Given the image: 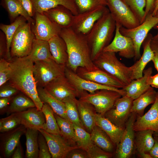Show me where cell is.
Wrapping results in <instances>:
<instances>
[{"instance_id": "obj_53", "label": "cell", "mask_w": 158, "mask_h": 158, "mask_svg": "<svg viewBox=\"0 0 158 158\" xmlns=\"http://www.w3.org/2000/svg\"><path fill=\"white\" fill-rule=\"evenodd\" d=\"M154 136V143L149 153L152 158H158V136Z\"/></svg>"}, {"instance_id": "obj_11", "label": "cell", "mask_w": 158, "mask_h": 158, "mask_svg": "<svg viewBox=\"0 0 158 158\" xmlns=\"http://www.w3.org/2000/svg\"><path fill=\"white\" fill-rule=\"evenodd\" d=\"M133 100L126 95L122 96L116 100L113 107L103 116L118 127L125 128L126 122L131 113Z\"/></svg>"}, {"instance_id": "obj_5", "label": "cell", "mask_w": 158, "mask_h": 158, "mask_svg": "<svg viewBox=\"0 0 158 158\" xmlns=\"http://www.w3.org/2000/svg\"><path fill=\"white\" fill-rule=\"evenodd\" d=\"M35 38L30 23L26 22L20 25L12 40L10 48L11 58L28 56L31 51Z\"/></svg>"}, {"instance_id": "obj_34", "label": "cell", "mask_w": 158, "mask_h": 158, "mask_svg": "<svg viewBox=\"0 0 158 158\" xmlns=\"http://www.w3.org/2000/svg\"><path fill=\"white\" fill-rule=\"evenodd\" d=\"M27 56L34 63L53 59L48 41L36 38L34 40L30 53Z\"/></svg>"}, {"instance_id": "obj_39", "label": "cell", "mask_w": 158, "mask_h": 158, "mask_svg": "<svg viewBox=\"0 0 158 158\" xmlns=\"http://www.w3.org/2000/svg\"><path fill=\"white\" fill-rule=\"evenodd\" d=\"M41 110L45 119L42 129L54 135H60V130L51 108L47 104L43 103Z\"/></svg>"}, {"instance_id": "obj_59", "label": "cell", "mask_w": 158, "mask_h": 158, "mask_svg": "<svg viewBox=\"0 0 158 158\" xmlns=\"http://www.w3.org/2000/svg\"><path fill=\"white\" fill-rule=\"evenodd\" d=\"M154 64V66L158 73V55L154 53V56L152 61Z\"/></svg>"}, {"instance_id": "obj_42", "label": "cell", "mask_w": 158, "mask_h": 158, "mask_svg": "<svg viewBox=\"0 0 158 158\" xmlns=\"http://www.w3.org/2000/svg\"><path fill=\"white\" fill-rule=\"evenodd\" d=\"M129 7L138 19L140 24L145 19V8L146 0H122Z\"/></svg>"}, {"instance_id": "obj_33", "label": "cell", "mask_w": 158, "mask_h": 158, "mask_svg": "<svg viewBox=\"0 0 158 158\" xmlns=\"http://www.w3.org/2000/svg\"><path fill=\"white\" fill-rule=\"evenodd\" d=\"M90 134L91 140L96 145L105 151L114 152L116 145L100 127L96 125Z\"/></svg>"}, {"instance_id": "obj_14", "label": "cell", "mask_w": 158, "mask_h": 158, "mask_svg": "<svg viewBox=\"0 0 158 158\" xmlns=\"http://www.w3.org/2000/svg\"><path fill=\"white\" fill-rule=\"evenodd\" d=\"M137 114L131 112L127 121L123 136L116 145L115 155L117 158H128L132 155L134 150L135 131L133 125Z\"/></svg>"}, {"instance_id": "obj_20", "label": "cell", "mask_w": 158, "mask_h": 158, "mask_svg": "<svg viewBox=\"0 0 158 158\" xmlns=\"http://www.w3.org/2000/svg\"><path fill=\"white\" fill-rule=\"evenodd\" d=\"M133 129L139 130H150L158 136V93L154 103L150 109L144 115H137L133 125Z\"/></svg>"}, {"instance_id": "obj_24", "label": "cell", "mask_w": 158, "mask_h": 158, "mask_svg": "<svg viewBox=\"0 0 158 158\" xmlns=\"http://www.w3.org/2000/svg\"><path fill=\"white\" fill-rule=\"evenodd\" d=\"M21 124L26 128L39 130L42 129L45 122L44 115L42 110L35 107L18 112Z\"/></svg>"}, {"instance_id": "obj_18", "label": "cell", "mask_w": 158, "mask_h": 158, "mask_svg": "<svg viewBox=\"0 0 158 158\" xmlns=\"http://www.w3.org/2000/svg\"><path fill=\"white\" fill-rule=\"evenodd\" d=\"M27 128L21 124L15 128L0 134V158L11 157L20 142L21 136L25 134Z\"/></svg>"}, {"instance_id": "obj_50", "label": "cell", "mask_w": 158, "mask_h": 158, "mask_svg": "<svg viewBox=\"0 0 158 158\" xmlns=\"http://www.w3.org/2000/svg\"><path fill=\"white\" fill-rule=\"evenodd\" d=\"M20 2L28 15L32 18H34L35 12L31 0H21Z\"/></svg>"}, {"instance_id": "obj_27", "label": "cell", "mask_w": 158, "mask_h": 158, "mask_svg": "<svg viewBox=\"0 0 158 158\" xmlns=\"http://www.w3.org/2000/svg\"><path fill=\"white\" fill-rule=\"evenodd\" d=\"M77 106L80 118L84 129L90 133L96 125L97 114L94 106L88 102L78 100Z\"/></svg>"}, {"instance_id": "obj_43", "label": "cell", "mask_w": 158, "mask_h": 158, "mask_svg": "<svg viewBox=\"0 0 158 158\" xmlns=\"http://www.w3.org/2000/svg\"><path fill=\"white\" fill-rule=\"evenodd\" d=\"M21 125L18 112L11 114L7 117L0 120V132L1 133L13 130Z\"/></svg>"}, {"instance_id": "obj_23", "label": "cell", "mask_w": 158, "mask_h": 158, "mask_svg": "<svg viewBox=\"0 0 158 158\" xmlns=\"http://www.w3.org/2000/svg\"><path fill=\"white\" fill-rule=\"evenodd\" d=\"M152 37L151 33H148L142 43L143 49L142 55L132 66L133 67L132 78L133 80L143 76L145 67L149 62L152 61L154 56V53L150 46V42Z\"/></svg>"}, {"instance_id": "obj_13", "label": "cell", "mask_w": 158, "mask_h": 158, "mask_svg": "<svg viewBox=\"0 0 158 158\" xmlns=\"http://www.w3.org/2000/svg\"><path fill=\"white\" fill-rule=\"evenodd\" d=\"M34 18L35 23L31 27L36 39L48 41L55 36L59 35L61 29L43 13L36 12Z\"/></svg>"}, {"instance_id": "obj_40", "label": "cell", "mask_w": 158, "mask_h": 158, "mask_svg": "<svg viewBox=\"0 0 158 158\" xmlns=\"http://www.w3.org/2000/svg\"><path fill=\"white\" fill-rule=\"evenodd\" d=\"M78 100L76 97H70L64 99L63 102L65 105L68 120L73 123L84 128L80 118L77 106Z\"/></svg>"}, {"instance_id": "obj_58", "label": "cell", "mask_w": 158, "mask_h": 158, "mask_svg": "<svg viewBox=\"0 0 158 158\" xmlns=\"http://www.w3.org/2000/svg\"><path fill=\"white\" fill-rule=\"evenodd\" d=\"M158 11V0H154L153 7L151 12V14L155 16Z\"/></svg>"}, {"instance_id": "obj_2", "label": "cell", "mask_w": 158, "mask_h": 158, "mask_svg": "<svg viewBox=\"0 0 158 158\" xmlns=\"http://www.w3.org/2000/svg\"><path fill=\"white\" fill-rule=\"evenodd\" d=\"M59 35L67 45L68 68L76 73L78 67L90 68L95 66L91 59L86 35L75 32L71 28L61 29Z\"/></svg>"}, {"instance_id": "obj_12", "label": "cell", "mask_w": 158, "mask_h": 158, "mask_svg": "<svg viewBox=\"0 0 158 158\" xmlns=\"http://www.w3.org/2000/svg\"><path fill=\"white\" fill-rule=\"evenodd\" d=\"M76 74L80 77L99 84L118 88L126 86L115 78L95 66L90 68L78 67Z\"/></svg>"}, {"instance_id": "obj_37", "label": "cell", "mask_w": 158, "mask_h": 158, "mask_svg": "<svg viewBox=\"0 0 158 158\" xmlns=\"http://www.w3.org/2000/svg\"><path fill=\"white\" fill-rule=\"evenodd\" d=\"M60 130V135L70 145L77 146L75 140L74 129L73 123L54 113Z\"/></svg>"}, {"instance_id": "obj_31", "label": "cell", "mask_w": 158, "mask_h": 158, "mask_svg": "<svg viewBox=\"0 0 158 158\" xmlns=\"http://www.w3.org/2000/svg\"><path fill=\"white\" fill-rule=\"evenodd\" d=\"M153 131L145 130L135 132L134 145L138 152H149L154 143Z\"/></svg>"}, {"instance_id": "obj_47", "label": "cell", "mask_w": 158, "mask_h": 158, "mask_svg": "<svg viewBox=\"0 0 158 158\" xmlns=\"http://www.w3.org/2000/svg\"><path fill=\"white\" fill-rule=\"evenodd\" d=\"M38 142L39 147L38 158H52L47 141L45 138L40 132L38 136Z\"/></svg>"}, {"instance_id": "obj_17", "label": "cell", "mask_w": 158, "mask_h": 158, "mask_svg": "<svg viewBox=\"0 0 158 158\" xmlns=\"http://www.w3.org/2000/svg\"><path fill=\"white\" fill-rule=\"evenodd\" d=\"M65 75L69 81L80 93L85 91L90 93H93L100 90H108L114 91L121 94L123 96L126 95L125 91L121 89L102 85L92 81L84 79L78 76L76 73L66 67Z\"/></svg>"}, {"instance_id": "obj_30", "label": "cell", "mask_w": 158, "mask_h": 158, "mask_svg": "<svg viewBox=\"0 0 158 158\" xmlns=\"http://www.w3.org/2000/svg\"><path fill=\"white\" fill-rule=\"evenodd\" d=\"M37 88L39 97L43 104H47L51 108L54 113L68 120L64 103L55 98L44 87H37Z\"/></svg>"}, {"instance_id": "obj_6", "label": "cell", "mask_w": 158, "mask_h": 158, "mask_svg": "<svg viewBox=\"0 0 158 158\" xmlns=\"http://www.w3.org/2000/svg\"><path fill=\"white\" fill-rule=\"evenodd\" d=\"M122 96L119 92L110 90H100L93 93L84 91L80 93L79 99L90 103L97 113L103 116L113 107L116 100Z\"/></svg>"}, {"instance_id": "obj_62", "label": "cell", "mask_w": 158, "mask_h": 158, "mask_svg": "<svg viewBox=\"0 0 158 158\" xmlns=\"http://www.w3.org/2000/svg\"><path fill=\"white\" fill-rule=\"evenodd\" d=\"M155 16H157V17H158V11L156 15Z\"/></svg>"}, {"instance_id": "obj_9", "label": "cell", "mask_w": 158, "mask_h": 158, "mask_svg": "<svg viewBox=\"0 0 158 158\" xmlns=\"http://www.w3.org/2000/svg\"><path fill=\"white\" fill-rule=\"evenodd\" d=\"M106 0L107 6L116 23L128 29L140 24L135 15L122 0Z\"/></svg>"}, {"instance_id": "obj_35", "label": "cell", "mask_w": 158, "mask_h": 158, "mask_svg": "<svg viewBox=\"0 0 158 158\" xmlns=\"http://www.w3.org/2000/svg\"><path fill=\"white\" fill-rule=\"evenodd\" d=\"M27 22L26 19L22 16H20L10 24L3 23L0 24V29L4 34L7 44L6 56L7 60L11 61L12 59L10 54V48L13 37L18 27L22 24Z\"/></svg>"}, {"instance_id": "obj_8", "label": "cell", "mask_w": 158, "mask_h": 158, "mask_svg": "<svg viewBox=\"0 0 158 158\" xmlns=\"http://www.w3.org/2000/svg\"><path fill=\"white\" fill-rule=\"evenodd\" d=\"M158 23V17L148 14L144 22L138 26L130 29L121 27L119 31L123 35L132 39L135 50V59L140 57V48L150 30Z\"/></svg>"}, {"instance_id": "obj_26", "label": "cell", "mask_w": 158, "mask_h": 158, "mask_svg": "<svg viewBox=\"0 0 158 158\" xmlns=\"http://www.w3.org/2000/svg\"><path fill=\"white\" fill-rule=\"evenodd\" d=\"M53 59L57 63L66 66L68 55L66 44L60 35L55 36L48 41Z\"/></svg>"}, {"instance_id": "obj_46", "label": "cell", "mask_w": 158, "mask_h": 158, "mask_svg": "<svg viewBox=\"0 0 158 158\" xmlns=\"http://www.w3.org/2000/svg\"><path fill=\"white\" fill-rule=\"evenodd\" d=\"M10 73V62L4 58L0 60V86L9 80Z\"/></svg>"}, {"instance_id": "obj_52", "label": "cell", "mask_w": 158, "mask_h": 158, "mask_svg": "<svg viewBox=\"0 0 158 158\" xmlns=\"http://www.w3.org/2000/svg\"><path fill=\"white\" fill-rule=\"evenodd\" d=\"M0 54L1 57L5 54L6 56L7 50L6 41L4 34L1 31L0 32Z\"/></svg>"}, {"instance_id": "obj_44", "label": "cell", "mask_w": 158, "mask_h": 158, "mask_svg": "<svg viewBox=\"0 0 158 158\" xmlns=\"http://www.w3.org/2000/svg\"><path fill=\"white\" fill-rule=\"evenodd\" d=\"M79 13L107 6L106 0H75Z\"/></svg>"}, {"instance_id": "obj_54", "label": "cell", "mask_w": 158, "mask_h": 158, "mask_svg": "<svg viewBox=\"0 0 158 158\" xmlns=\"http://www.w3.org/2000/svg\"><path fill=\"white\" fill-rule=\"evenodd\" d=\"M11 157L12 158H23V157L22 148L20 142L14 151Z\"/></svg>"}, {"instance_id": "obj_56", "label": "cell", "mask_w": 158, "mask_h": 158, "mask_svg": "<svg viewBox=\"0 0 158 158\" xmlns=\"http://www.w3.org/2000/svg\"><path fill=\"white\" fill-rule=\"evenodd\" d=\"M154 0H146V5L145 8V18L150 13H151L153 7Z\"/></svg>"}, {"instance_id": "obj_28", "label": "cell", "mask_w": 158, "mask_h": 158, "mask_svg": "<svg viewBox=\"0 0 158 158\" xmlns=\"http://www.w3.org/2000/svg\"><path fill=\"white\" fill-rule=\"evenodd\" d=\"M95 121L96 125L108 135L116 146L121 140L125 128L118 127L105 117L97 113L96 115Z\"/></svg>"}, {"instance_id": "obj_48", "label": "cell", "mask_w": 158, "mask_h": 158, "mask_svg": "<svg viewBox=\"0 0 158 158\" xmlns=\"http://www.w3.org/2000/svg\"><path fill=\"white\" fill-rule=\"evenodd\" d=\"M18 91V90L10 84L8 85L2 86L0 90V97H12L16 95Z\"/></svg>"}, {"instance_id": "obj_7", "label": "cell", "mask_w": 158, "mask_h": 158, "mask_svg": "<svg viewBox=\"0 0 158 158\" xmlns=\"http://www.w3.org/2000/svg\"><path fill=\"white\" fill-rule=\"evenodd\" d=\"M66 67L52 59L34 62L33 73L37 87H44L53 80L64 75Z\"/></svg>"}, {"instance_id": "obj_15", "label": "cell", "mask_w": 158, "mask_h": 158, "mask_svg": "<svg viewBox=\"0 0 158 158\" xmlns=\"http://www.w3.org/2000/svg\"><path fill=\"white\" fill-rule=\"evenodd\" d=\"M51 95L63 102L70 97H79L80 93L65 74L53 80L44 87Z\"/></svg>"}, {"instance_id": "obj_21", "label": "cell", "mask_w": 158, "mask_h": 158, "mask_svg": "<svg viewBox=\"0 0 158 158\" xmlns=\"http://www.w3.org/2000/svg\"><path fill=\"white\" fill-rule=\"evenodd\" d=\"M152 73V68L151 67L144 70L142 77L133 80L128 85L122 89L125 91L126 95L134 100L152 88L148 83Z\"/></svg>"}, {"instance_id": "obj_1", "label": "cell", "mask_w": 158, "mask_h": 158, "mask_svg": "<svg viewBox=\"0 0 158 158\" xmlns=\"http://www.w3.org/2000/svg\"><path fill=\"white\" fill-rule=\"evenodd\" d=\"M10 62V85L33 100L41 110L43 104L39 97L33 73L34 62L27 56L12 58Z\"/></svg>"}, {"instance_id": "obj_45", "label": "cell", "mask_w": 158, "mask_h": 158, "mask_svg": "<svg viewBox=\"0 0 158 158\" xmlns=\"http://www.w3.org/2000/svg\"><path fill=\"white\" fill-rule=\"evenodd\" d=\"M88 158H110L113 155V153L103 150L93 142L90 145L87 151Z\"/></svg>"}, {"instance_id": "obj_49", "label": "cell", "mask_w": 158, "mask_h": 158, "mask_svg": "<svg viewBox=\"0 0 158 158\" xmlns=\"http://www.w3.org/2000/svg\"><path fill=\"white\" fill-rule=\"evenodd\" d=\"M66 158H88V156L86 150L80 147H77L69 151Z\"/></svg>"}, {"instance_id": "obj_57", "label": "cell", "mask_w": 158, "mask_h": 158, "mask_svg": "<svg viewBox=\"0 0 158 158\" xmlns=\"http://www.w3.org/2000/svg\"><path fill=\"white\" fill-rule=\"evenodd\" d=\"M150 47L154 53L158 55V41L151 40L150 42Z\"/></svg>"}, {"instance_id": "obj_55", "label": "cell", "mask_w": 158, "mask_h": 158, "mask_svg": "<svg viewBox=\"0 0 158 158\" xmlns=\"http://www.w3.org/2000/svg\"><path fill=\"white\" fill-rule=\"evenodd\" d=\"M148 83L152 87L158 88V73L149 78Z\"/></svg>"}, {"instance_id": "obj_60", "label": "cell", "mask_w": 158, "mask_h": 158, "mask_svg": "<svg viewBox=\"0 0 158 158\" xmlns=\"http://www.w3.org/2000/svg\"><path fill=\"white\" fill-rule=\"evenodd\" d=\"M140 156L143 158H152L149 153L145 152H142L139 153Z\"/></svg>"}, {"instance_id": "obj_10", "label": "cell", "mask_w": 158, "mask_h": 158, "mask_svg": "<svg viewBox=\"0 0 158 158\" xmlns=\"http://www.w3.org/2000/svg\"><path fill=\"white\" fill-rule=\"evenodd\" d=\"M109 12L108 8L104 6L79 13L74 15L71 28L75 32L87 35L97 21Z\"/></svg>"}, {"instance_id": "obj_38", "label": "cell", "mask_w": 158, "mask_h": 158, "mask_svg": "<svg viewBox=\"0 0 158 158\" xmlns=\"http://www.w3.org/2000/svg\"><path fill=\"white\" fill-rule=\"evenodd\" d=\"M38 130L27 128L25 133L26 136V158H38L39 147L38 138Z\"/></svg>"}, {"instance_id": "obj_61", "label": "cell", "mask_w": 158, "mask_h": 158, "mask_svg": "<svg viewBox=\"0 0 158 158\" xmlns=\"http://www.w3.org/2000/svg\"><path fill=\"white\" fill-rule=\"evenodd\" d=\"M154 28L157 30V32L156 35L153 36L152 40L155 41H158V23L154 27Z\"/></svg>"}, {"instance_id": "obj_63", "label": "cell", "mask_w": 158, "mask_h": 158, "mask_svg": "<svg viewBox=\"0 0 158 158\" xmlns=\"http://www.w3.org/2000/svg\"><path fill=\"white\" fill-rule=\"evenodd\" d=\"M18 0L20 1L21 0Z\"/></svg>"}, {"instance_id": "obj_16", "label": "cell", "mask_w": 158, "mask_h": 158, "mask_svg": "<svg viewBox=\"0 0 158 158\" xmlns=\"http://www.w3.org/2000/svg\"><path fill=\"white\" fill-rule=\"evenodd\" d=\"M121 26L116 23V28L114 39L104 49L103 51L118 52L119 55L123 58L130 59L135 56L133 43L131 38L121 34L119 28Z\"/></svg>"}, {"instance_id": "obj_4", "label": "cell", "mask_w": 158, "mask_h": 158, "mask_svg": "<svg viewBox=\"0 0 158 158\" xmlns=\"http://www.w3.org/2000/svg\"><path fill=\"white\" fill-rule=\"evenodd\" d=\"M93 62L96 66L116 78L126 86L133 80L132 66L128 67L122 63L115 53L103 51Z\"/></svg>"}, {"instance_id": "obj_29", "label": "cell", "mask_w": 158, "mask_h": 158, "mask_svg": "<svg viewBox=\"0 0 158 158\" xmlns=\"http://www.w3.org/2000/svg\"><path fill=\"white\" fill-rule=\"evenodd\" d=\"M1 5L7 12L11 23L20 16L24 17L31 25L35 23V20L30 17L24 9L21 2L18 0H1Z\"/></svg>"}, {"instance_id": "obj_51", "label": "cell", "mask_w": 158, "mask_h": 158, "mask_svg": "<svg viewBox=\"0 0 158 158\" xmlns=\"http://www.w3.org/2000/svg\"><path fill=\"white\" fill-rule=\"evenodd\" d=\"M12 99V97L0 98V114L1 115H2L6 113Z\"/></svg>"}, {"instance_id": "obj_25", "label": "cell", "mask_w": 158, "mask_h": 158, "mask_svg": "<svg viewBox=\"0 0 158 158\" xmlns=\"http://www.w3.org/2000/svg\"><path fill=\"white\" fill-rule=\"evenodd\" d=\"M35 12L43 13L59 5L69 9L74 15L79 13L75 0H30Z\"/></svg>"}, {"instance_id": "obj_36", "label": "cell", "mask_w": 158, "mask_h": 158, "mask_svg": "<svg viewBox=\"0 0 158 158\" xmlns=\"http://www.w3.org/2000/svg\"><path fill=\"white\" fill-rule=\"evenodd\" d=\"M35 107V103L30 98L25 95L19 94L12 98L6 113L10 115Z\"/></svg>"}, {"instance_id": "obj_41", "label": "cell", "mask_w": 158, "mask_h": 158, "mask_svg": "<svg viewBox=\"0 0 158 158\" xmlns=\"http://www.w3.org/2000/svg\"><path fill=\"white\" fill-rule=\"evenodd\" d=\"M73 124L74 129L75 140L77 146L87 151L92 142L90 133L83 128Z\"/></svg>"}, {"instance_id": "obj_32", "label": "cell", "mask_w": 158, "mask_h": 158, "mask_svg": "<svg viewBox=\"0 0 158 158\" xmlns=\"http://www.w3.org/2000/svg\"><path fill=\"white\" fill-rule=\"evenodd\" d=\"M158 93V92L152 88L133 100L131 112H134L140 116L143 115L145 108L149 105L154 103Z\"/></svg>"}, {"instance_id": "obj_3", "label": "cell", "mask_w": 158, "mask_h": 158, "mask_svg": "<svg viewBox=\"0 0 158 158\" xmlns=\"http://www.w3.org/2000/svg\"><path fill=\"white\" fill-rule=\"evenodd\" d=\"M116 28V23L109 12L97 21L86 35L92 61L110 43Z\"/></svg>"}, {"instance_id": "obj_19", "label": "cell", "mask_w": 158, "mask_h": 158, "mask_svg": "<svg viewBox=\"0 0 158 158\" xmlns=\"http://www.w3.org/2000/svg\"><path fill=\"white\" fill-rule=\"evenodd\" d=\"M38 130L45 138L52 158H66L69 151L79 147L71 145L60 135L49 133L42 129Z\"/></svg>"}, {"instance_id": "obj_22", "label": "cell", "mask_w": 158, "mask_h": 158, "mask_svg": "<svg viewBox=\"0 0 158 158\" xmlns=\"http://www.w3.org/2000/svg\"><path fill=\"white\" fill-rule=\"evenodd\" d=\"M43 13L61 29L72 26L74 15L69 9L62 5H59Z\"/></svg>"}]
</instances>
